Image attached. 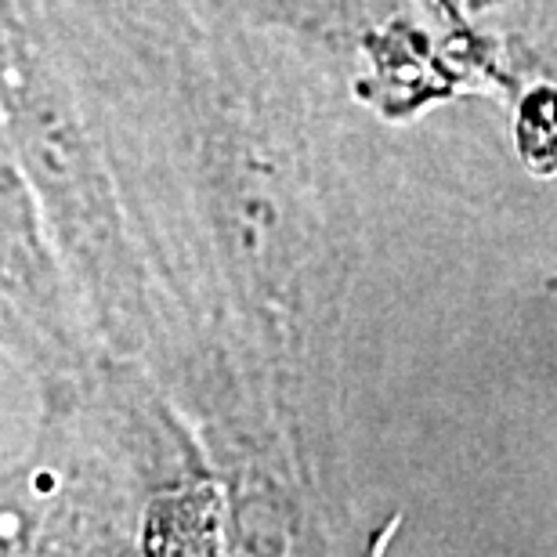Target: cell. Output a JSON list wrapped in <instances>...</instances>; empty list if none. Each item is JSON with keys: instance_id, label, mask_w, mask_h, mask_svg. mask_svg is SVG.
<instances>
[{"instance_id": "7a4b0ae2", "label": "cell", "mask_w": 557, "mask_h": 557, "mask_svg": "<svg viewBox=\"0 0 557 557\" xmlns=\"http://www.w3.org/2000/svg\"><path fill=\"white\" fill-rule=\"evenodd\" d=\"M471 91L496 98L536 177L557 182V0H420Z\"/></svg>"}, {"instance_id": "6da1fadb", "label": "cell", "mask_w": 557, "mask_h": 557, "mask_svg": "<svg viewBox=\"0 0 557 557\" xmlns=\"http://www.w3.org/2000/svg\"><path fill=\"white\" fill-rule=\"evenodd\" d=\"M207 26L269 37L384 120L471 91L420 0H193Z\"/></svg>"}]
</instances>
